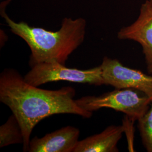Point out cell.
I'll use <instances>...</instances> for the list:
<instances>
[{"instance_id": "6da1fadb", "label": "cell", "mask_w": 152, "mask_h": 152, "mask_svg": "<svg viewBox=\"0 0 152 152\" xmlns=\"http://www.w3.org/2000/svg\"><path fill=\"white\" fill-rule=\"evenodd\" d=\"M75 95L70 86L50 90L31 85L13 68H5L0 74V102L10 109L22 127L23 152H28L33 130L45 118L59 114L92 117V112L76 103Z\"/></svg>"}, {"instance_id": "8fae6325", "label": "cell", "mask_w": 152, "mask_h": 152, "mask_svg": "<svg viewBox=\"0 0 152 152\" xmlns=\"http://www.w3.org/2000/svg\"><path fill=\"white\" fill-rule=\"evenodd\" d=\"M149 1H150V2H151V3H152V0H149Z\"/></svg>"}, {"instance_id": "8992f818", "label": "cell", "mask_w": 152, "mask_h": 152, "mask_svg": "<svg viewBox=\"0 0 152 152\" xmlns=\"http://www.w3.org/2000/svg\"><path fill=\"white\" fill-rule=\"evenodd\" d=\"M120 39L132 40L141 45L147 71L152 74V4L146 0L140 7L139 16L130 26L122 28L117 33Z\"/></svg>"}, {"instance_id": "9c48e42d", "label": "cell", "mask_w": 152, "mask_h": 152, "mask_svg": "<svg viewBox=\"0 0 152 152\" xmlns=\"http://www.w3.org/2000/svg\"><path fill=\"white\" fill-rule=\"evenodd\" d=\"M24 136L22 127L14 114L0 126V148L16 144H23Z\"/></svg>"}, {"instance_id": "52a82bcc", "label": "cell", "mask_w": 152, "mask_h": 152, "mask_svg": "<svg viewBox=\"0 0 152 152\" xmlns=\"http://www.w3.org/2000/svg\"><path fill=\"white\" fill-rule=\"evenodd\" d=\"M80 135L78 128L65 126L42 137H33L30 140L28 152H73Z\"/></svg>"}, {"instance_id": "7a4b0ae2", "label": "cell", "mask_w": 152, "mask_h": 152, "mask_svg": "<svg viewBox=\"0 0 152 152\" xmlns=\"http://www.w3.org/2000/svg\"><path fill=\"white\" fill-rule=\"evenodd\" d=\"M1 14L11 32L22 38L31 51L30 66L39 63H58L65 65L66 61L81 45L86 34V22L83 18L63 19L60 29L53 32L43 28L29 26L26 22L16 23L1 8Z\"/></svg>"}, {"instance_id": "5b68a950", "label": "cell", "mask_w": 152, "mask_h": 152, "mask_svg": "<svg viewBox=\"0 0 152 152\" xmlns=\"http://www.w3.org/2000/svg\"><path fill=\"white\" fill-rule=\"evenodd\" d=\"M104 85L115 88H133L152 100V76L123 65L117 59L105 56L100 65Z\"/></svg>"}, {"instance_id": "277c9868", "label": "cell", "mask_w": 152, "mask_h": 152, "mask_svg": "<svg viewBox=\"0 0 152 152\" xmlns=\"http://www.w3.org/2000/svg\"><path fill=\"white\" fill-rule=\"evenodd\" d=\"M31 66V69L24 76V79L37 87L60 81L95 86L104 85L100 65L85 70L68 68L58 63H39Z\"/></svg>"}, {"instance_id": "30bf717a", "label": "cell", "mask_w": 152, "mask_h": 152, "mask_svg": "<svg viewBox=\"0 0 152 152\" xmlns=\"http://www.w3.org/2000/svg\"><path fill=\"white\" fill-rule=\"evenodd\" d=\"M151 107L138 121L141 140L148 152H152V100Z\"/></svg>"}, {"instance_id": "ba28073f", "label": "cell", "mask_w": 152, "mask_h": 152, "mask_svg": "<svg viewBox=\"0 0 152 152\" xmlns=\"http://www.w3.org/2000/svg\"><path fill=\"white\" fill-rule=\"evenodd\" d=\"M125 132L122 126L111 125L97 134L78 142L73 152H118L117 144Z\"/></svg>"}, {"instance_id": "3957f363", "label": "cell", "mask_w": 152, "mask_h": 152, "mask_svg": "<svg viewBox=\"0 0 152 152\" xmlns=\"http://www.w3.org/2000/svg\"><path fill=\"white\" fill-rule=\"evenodd\" d=\"M85 110L94 112L110 108L121 112L134 121L138 120L149 109L152 99L144 93L133 88H115L99 96H85L75 100Z\"/></svg>"}]
</instances>
